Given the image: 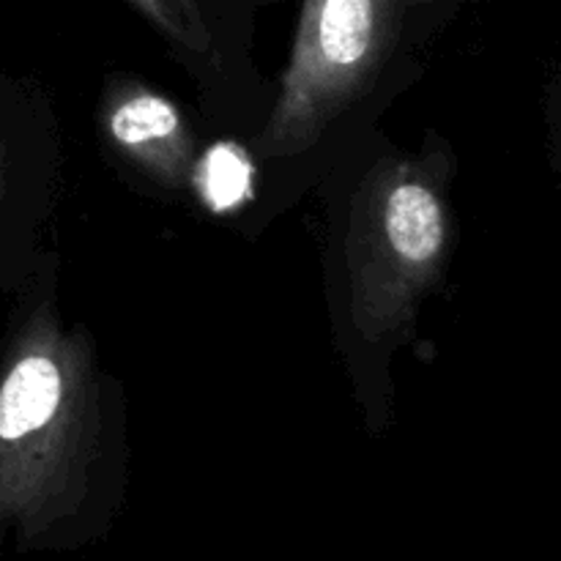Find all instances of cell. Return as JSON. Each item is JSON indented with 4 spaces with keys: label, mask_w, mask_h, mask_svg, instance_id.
I'll return each mask as SVG.
<instances>
[{
    "label": "cell",
    "mask_w": 561,
    "mask_h": 561,
    "mask_svg": "<svg viewBox=\"0 0 561 561\" xmlns=\"http://www.w3.org/2000/svg\"><path fill=\"white\" fill-rule=\"evenodd\" d=\"M64 405V373L44 351L22 354L0 381V480L14 469L22 449L42 442Z\"/></svg>",
    "instance_id": "6da1fadb"
},
{
    "label": "cell",
    "mask_w": 561,
    "mask_h": 561,
    "mask_svg": "<svg viewBox=\"0 0 561 561\" xmlns=\"http://www.w3.org/2000/svg\"><path fill=\"white\" fill-rule=\"evenodd\" d=\"M387 230L394 250L409 261H427L442 244V217L436 197L416 184H405L389 197Z\"/></svg>",
    "instance_id": "7a4b0ae2"
},
{
    "label": "cell",
    "mask_w": 561,
    "mask_h": 561,
    "mask_svg": "<svg viewBox=\"0 0 561 561\" xmlns=\"http://www.w3.org/2000/svg\"><path fill=\"white\" fill-rule=\"evenodd\" d=\"M373 5L365 0H329L321 14V47L334 64H354L370 47Z\"/></svg>",
    "instance_id": "3957f363"
},
{
    "label": "cell",
    "mask_w": 561,
    "mask_h": 561,
    "mask_svg": "<svg viewBox=\"0 0 561 561\" xmlns=\"http://www.w3.org/2000/svg\"><path fill=\"white\" fill-rule=\"evenodd\" d=\"M250 175L252 168L241 148L217 146L208 153L206 173H203L208 203H211L217 211L233 208L236 203L244 201L247 192H250Z\"/></svg>",
    "instance_id": "277c9868"
},
{
    "label": "cell",
    "mask_w": 561,
    "mask_h": 561,
    "mask_svg": "<svg viewBox=\"0 0 561 561\" xmlns=\"http://www.w3.org/2000/svg\"><path fill=\"white\" fill-rule=\"evenodd\" d=\"M179 115L168 102L157 96H140L121 107L113 118V131L124 142H146L175 129Z\"/></svg>",
    "instance_id": "5b68a950"
}]
</instances>
